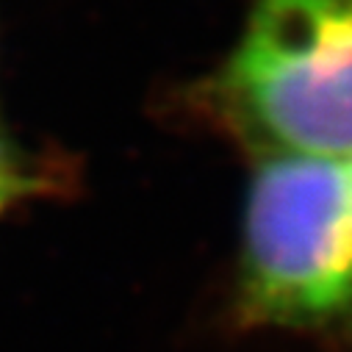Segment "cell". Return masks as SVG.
Returning a JSON list of instances; mask_svg holds the SVG:
<instances>
[{
	"instance_id": "obj_1",
	"label": "cell",
	"mask_w": 352,
	"mask_h": 352,
	"mask_svg": "<svg viewBox=\"0 0 352 352\" xmlns=\"http://www.w3.org/2000/svg\"><path fill=\"white\" fill-rule=\"evenodd\" d=\"M236 322L352 352V197L344 161L263 155L247 195Z\"/></svg>"
},
{
	"instance_id": "obj_2",
	"label": "cell",
	"mask_w": 352,
	"mask_h": 352,
	"mask_svg": "<svg viewBox=\"0 0 352 352\" xmlns=\"http://www.w3.org/2000/svg\"><path fill=\"white\" fill-rule=\"evenodd\" d=\"M222 100L267 155H352V0H255Z\"/></svg>"
},
{
	"instance_id": "obj_3",
	"label": "cell",
	"mask_w": 352,
	"mask_h": 352,
	"mask_svg": "<svg viewBox=\"0 0 352 352\" xmlns=\"http://www.w3.org/2000/svg\"><path fill=\"white\" fill-rule=\"evenodd\" d=\"M31 178L25 175L20 158L0 142V214H3L14 200L25 197L31 189Z\"/></svg>"
},
{
	"instance_id": "obj_4",
	"label": "cell",
	"mask_w": 352,
	"mask_h": 352,
	"mask_svg": "<svg viewBox=\"0 0 352 352\" xmlns=\"http://www.w3.org/2000/svg\"><path fill=\"white\" fill-rule=\"evenodd\" d=\"M346 172H349V197H352V164L346 166Z\"/></svg>"
}]
</instances>
